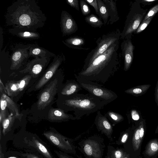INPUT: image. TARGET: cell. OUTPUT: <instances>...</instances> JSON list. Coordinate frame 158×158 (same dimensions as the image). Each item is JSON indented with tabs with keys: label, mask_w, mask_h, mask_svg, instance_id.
<instances>
[{
	"label": "cell",
	"mask_w": 158,
	"mask_h": 158,
	"mask_svg": "<svg viewBox=\"0 0 158 158\" xmlns=\"http://www.w3.org/2000/svg\"><path fill=\"white\" fill-rule=\"evenodd\" d=\"M6 25L12 28L37 32L45 25L47 17L35 0H18L4 15Z\"/></svg>",
	"instance_id": "obj_1"
},
{
	"label": "cell",
	"mask_w": 158,
	"mask_h": 158,
	"mask_svg": "<svg viewBox=\"0 0 158 158\" xmlns=\"http://www.w3.org/2000/svg\"><path fill=\"white\" fill-rule=\"evenodd\" d=\"M119 42L112 45L90 64L83 67L77 75L100 84H105L118 69L120 64L118 50Z\"/></svg>",
	"instance_id": "obj_2"
},
{
	"label": "cell",
	"mask_w": 158,
	"mask_h": 158,
	"mask_svg": "<svg viewBox=\"0 0 158 158\" xmlns=\"http://www.w3.org/2000/svg\"><path fill=\"white\" fill-rule=\"evenodd\" d=\"M107 104L90 94L77 93L64 97L63 110L65 112L73 111L76 120L81 119L84 116L99 111Z\"/></svg>",
	"instance_id": "obj_3"
},
{
	"label": "cell",
	"mask_w": 158,
	"mask_h": 158,
	"mask_svg": "<svg viewBox=\"0 0 158 158\" xmlns=\"http://www.w3.org/2000/svg\"><path fill=\"white\" fill-rule=\"evenodd\" d=\"M121 35V32L118 29L100 37L96 41V47L88 54L83 67L90 64L95 59L106 51L112 45L119 42Z\"/></svg>",
	"instance_id": "obj_4"
},
{
	"label": "cell",
	"mask_w": 158,
	"mask_h": 158,
	"mask_svg": "<svg viewBox=\"0 0 158 158\" xmlns=\"http://www.w3.org/2000/svg\"><path fill=\"white\" fill-rule=\"evenodd\" d=\"M75 76L82 88L107 104L118 98L114 92L103 87L102 84L81 77L77 74H75Z\"/></svg>",
	"instance_id": "obj_5"
},
{
	"label": "cell",
	"mask_w": 158,
	"mask_h": 158,
	"mask_svg": "<svg viewBox=\"0 0 158 158\" xmlns=\"http://www.w3.org/2000/svg\"><path fill=\"white\" fill-rule=\"evenodd\" d=\"M44 135L55 146L64 152L66 153H76V147L70 139L62 135L55 129L50 128L44 132Z\"/></svg>",
	"instance_id": "obj_6"
},
{
	"label": "cell",
	"mask_w": 158,
	"mask_h": 158,
	"mask_svg": "<svg viewBox=\"0 0 158 158\" xmlns=\"http://www.w3.org/2000/svg\"><path fill=\"white\" fill-rule=\"evenodd\" d=\"M99 139L93 136L80 143L81 151L87 158H102L104 146L102 141Z\"/></svg>",
	"instance_id": "obj_7"
},
{
	"label": "cell",
	"mask_w": 158,
	"mask_h": 158,
	"mask_svg": "<svg viewBox=\"0 0 158 158\" xmlns=\"http://www.w3.org/2000/svg\"><path fill=\"white\" fill-rule=\"evenodd\" d=\"M32 44L27 45L18 44L12 48V53L10 56L11 62L10 69H18L27 63L30 56L29 50Z\"/></svg>",
	"instance_id": "obj_8"
},
{
	"label": "cell",
	"mask_w": 158,
	"mask_h": 158,
	"mask_svg": "<svg viewBox=\"0 0 158 158\" xmlns=\"http://www.w3.org/2000/svg\"><path fill=\"white\" fill-rule=\"evenodd\" d=\"M59 80L54 78L46 86L40 93L38 98L37 106L39 110H43L53 101L57 93Z\"/></svg>",
	"instance_id": "obj_9"
},
{
	"label": "cell",
	"mask_w": 158,
	"mask_h": 158,
	"mask_svg": "<svg viewBox=\"0 0 158 158\" xmlns=\"http://www.w3.org/2000/svg\"><path fill=\"white\" fill-rule=\"evenodd\" d=\"M65 60V56L62 53L56 55L48 68L35 83V90H38L44 86L55 74L59 66Z\"/></svg>",
	"instance_id": "obj_10"
},
{
	"label": "cell",
	"mask_w": 158,
	"mask_h": 158,
	"mask_svg": "<svg viewBox=\"0 0 158 158\" xmlns=\"http://www.w3.org/2000/svg\"><path fill=\"white\" fill-rule=\"evenodd\" d=\"M49 57L41 58L36 57L31 60H29L23 69L19 71L21 73H28L33 78H36L43 72L48 64L51 59Z\"/></svg>",
	"instance_id": "obj_11"
},
{
	"label": "cell",
	"mask_w": 158,
	"mask_h": 158,
	"mask_svg": "<svg viewBox=\"0 0 158 158\" xmlns=\"http://www.w3.org/2000/svg\"><path fill=\"white\" fill-rule=\"evenodd\" d=\"M143 15L141 14H135L133 15L131 11L127 16V19L120 38L122 39L130 37L131 35L137 30L141 22Z\"/></svg>",
	"instance_id": "obj_12"
},
{
	"label": "cell",
	"mask_w": 158,
	"mask_h": 158,
	"mask_svg": "<svg viewBox=\"0 0 158 158\" xmlns=\"http://www.w3.org/2000/svg\"><path fill=\"white\" fill-rule=\"evenodd\" d=\"M60 24L61 31L64 36L74 33L78 29L76 21L72 15L65 10L62 11Z\"/></svg>",
	"instance_id": "obj_13"
},
{
	"label": "cell",
	"mask_w": 158,
	"mask_h": 158,
	"mask_svg": "<svg viewBox=\"0 0 158 158\" xmlns=\"http://www.w3.org/2000/svg\"><path fill=\"white\" fill-rule=\"evenodd\" d=\"M121 47L124 60L123 69L126 71L130 68L133 60L134 47L130 37L126 38V40L123 42Z\"/></svg>",
	"instance_id": "obj_14"
},
{
	"label": "cell",
	"mask_w": 158,
	"mask_h": 158,
	"mask_svg": "<svg viewBox=\"0 0 158 158\" xmlns=\"http://www.w3.org/2000/svg\"><path fill=\"white\" fill-rule=\"evenodd\" d=\"M94 123L99 131L104 134L109 139H110L113 132V127L109 120L100 111L97 112Z\"/></svg>",
	"instance_id": "obj_15"
},
{
	"label": "cell",
	"mask_w": 158,
	"mask_h": 158,
	"mask_svg": "<svg viewBox=\"0 0 158 158\" xmlns=\"http://www.w3.org/2000/svg\"><path fill=\"white\" fill-rule=\"evenodd\" d=\"M48 118L50 120L59 122L76 120L73 115L68 114L63 109L60 108H51L48 112Z\"/></svg>",
	"instance_id": "obj_16"
},
{
	"label": "cell",
	"mask_w": 158,
	"mask_h": 158,
	"mask_svg": "<svg viewBox=\"0 0 158 158\" xmlns=\"http://www.w3.org/2000/svg\"><path fill=\"white\" fill-rule=\"evenodd\" d=\"M82 89L76 80H67L63 87L60 93L64 97H68L78 93Z\"/></svg>",
	"instance_id": "obj_17"
},
{
	"label": "cell",
	"mask_w": 158,
	"mask_h": 158,
	"mask_svg": "<svg viewBox=\"0 0 158 158\" xmlns=\"http://www.w3.org/2000/svg\"><path fill=\"white\" fill-rule=\"evenodd\" d=\"M8 31L11 34L23 39L35 40L40 37V34L37 32L12 28H9Z\"/></svg>",
	"instance_id": "obj_18"
},
{
	"label": "cell",
	"mask_w": 158,
	"mask_h": 158,
	"mask_svg": "<svg viewBox=\"0 0 158 158\" xmlns=\"http://www.w3.org/2000/svg\"><path fill=\"white\" fill-rule=\"evenodd\" d=\"M29 143L45 158H55L47 146L37 138L33 137L29 141Z\"/></svg>",
	"instance_id": "obj_19"
},
{
	"label": "cell",
	"mask_w": 158,
	"mask_h": 158,
	"mask_svg": "<svg viewBox=\"0 0 158 158\" xmlns=\"http://www.w3.org/2000/svg\"><path fill=\"white\" fill-rule=\"evenodd\" d=\"M108 10L110 19L107 24L112 25L119 19L115 1L113 0H102Z\"/></svg>",
	"instance_id": "obj_20"
},
{
	"label": "cell",
	"mask_w": 158,
	"mask_h": 158,
	"mask_svg": "<svg viewBox=\"0 0 158 158\" xmlns=\"http://www.w3.org/2000/svg\"><path fill=\"white\" fill-rule=\"evenodd\" d=\"M29 55L30 57H38L41 58L45 57H54L56 55L47 50L37 45L33 44L31 45L29 50Z\"/></svg>",
	"instance_id": "obj_21"
},
{
	"label": "cell",
	"mask_w": 158,
	"mask_h": 158,
	"mask_svg": "<svg viewBox=\"0 0 158 158\" xmlns=\"http://www.w3.org/2000/svg\"><path fill=\"white\" fill-rule=\"evenodd\" d=\"M64 44L70 48L75 49L88 50V48H82L85 44V40L82 37L78 36L71 37L62 41Z\"/></svg>",
	"instance_id": "obj_22"
},
{
	"label": "cell",
	"mask_w": 158,
	"mask_h": 158,
	"mask_svg": "<svg viewBox=\"0 0 158 158\" xmlns=\"http://www.w3.org/2000/svg\"><path fill=\"white\" fill-rule=\"evenodd\" d=\"M5 87L7 95L11 97L17 96L22 91L20 80L18 81H9L6 83Z\"/></svg>",
	"instance_id": "obj_23"
},
{
	"label": "cell",
	"mask_w": 158,
	"mask_h": 158,
	"mask_svg": "<svg viewBox=\"0 0 158 158\" xmlns=\"http://www.w3.org/2000/svg\"><path fill=\"white\" fill-rule=\"evenodd\" d=\"M150 85H144L134 87L125 91V92L135 96L142 95L145 94L150 87Z\"/></svg>",
	"instance_id": "obj_24"
},
{
	"label": "cell",
	"mask_w": 158,
	"mask_h": 158,
	"mask_svg": "<svg viewBox=\"0 0 158 158\" xmlns=\"http://www.w3.org/2000/svg\"><path fill=\"white\" fill-rule=\"evenodd\" d=\"M99 15L101 20H103L104 25L107 23L109 17L108 11L106 6L102 0H97Z\"/></svg>",
	"instance_id": "obj_25"
},
{
	"label": "cell",
	"mask_w": 158,
	"mask_h": 158,
	"mask_svg": "<svg viewBox=\"0 0 158 158\" xmlns=\"http://www.w3.org/2000/svg\"><path fill=\"white\" fill-rule=\"evenodd\" d=\"M19 118L14 114L11 113L2 121V124L3 134L5 135L9 131L13 125L15 118Z\"/></svg>",
	"instance_id": "obj_26"
},
{
	"label": "cell",
	"mask_w": 158,
	"mask_h": 158,
	"mask_svg": "<svg viewBox=\"0 0 158 158\" xmlns=\"http://www.w3.org/2000/svg\"><path fill=\"white\" fill-rule=\"evenodd\" d=\"M85 20L87 23L94 27L101 28L104 24L101 19L93 14L86 16Z\"/></svg>",
	"instance_id": "obj_27"
},
{
	"label": "cell",
	"mask_w": 158,
	"mask_h": 158,
	"mask_svg": "<svg viewBox=\"0 0 158 158\" xmlns=\"http://www.w3.org/2000/svg\"><path fill=\"white\" fill-rule=\"evenodd\" d=\"M105 115L114 125L121 122L124 119L122 115L111 110H109L105 113Z\"/></svg>",
	"instance_id": "obj_28"
},
{
	"label": "cell",
	"mask_w": 158,
	"mask_h": 158,
	"mask_svg": "<svg viewBox=\"0 0 158 158\" xmlns=\"http://www.w3.org/2000/svg\"><path fill=\"white\" fill-rule=\"evenodd\" d=\"M7 102V107L13 114H15L19 119L21 117V115L19 113L18 108L15 103L7 94H2Z\"/></svg>",
	"instance_id": "obj_29"
},
{
	"label": "cell",
	"mask_w": 158,
	"mask_h": 158,
	"mask_svg": "<svg viewBox=\"0 0 158 158\" xmlns=\"http://www.w3.org/2000/svg\"><path fill=\"white\" fill-rule=\"evenodd\" d=\"M158 151V141L156 139L151 140L147 145L145 153L149 156L155 154Z\"/></svg>",
	"instance_id": "obj_30"
},
{
	"label": "cell",
	"mask_w": 158,
	"mask_h": 158,
	"mask_svg": "<svg viewBox=\"0 0 158 158\" xmlns=\"http://www.w3.org/2000/svg\"><path fill=\"white\" fill-rule=\"evenodd\" d=\"M0 123L1 124L3 120L6 118V108L7 102L3 96L1 95L0 99Z\"/></svg>",
	"instance_id": "obj_31"
},
{
	"label": "cell",
	"mask_w": 158,
	"mask_h": 158,
	"mask_svg": "<svg viewBox=\"0 0 158 158\" xmlns=\"http://www.w3.org/2000/svg\"><path fill=\"white\" fill-rule=\"evenodd\" d=\"M141 141L139 135V127L135 130L132 140L133 147L135 151L137 150L139 148Z\"/></svg>",
	"instance_id": "obj_32"
},
{
	"label": "cell",
	"mask_w": 158,
	"mask_h": 158,
	"mask_svg": "<svg viewBox=\"0 0 158 158\" xmlns=\"http://www.w3.org/2000/svg\"><path fill=\"white\" fill-rule=\"evenodd\" d=\"M80 4L81 13L84 16L89 15L90 12V9L85 0H80Z\"/></svg>",
	"instance_id": "obj_33"
},
{
	"label": "cell",
	"mask_w": 158,
	"mask_h": 158,
	"mask_svg": "<svg viewBox=\"0 0 158 158\" xmlns=\"http://www.w3.org/2000/svg\"><path fill=\"white\" fill-rule=\"evenodd\" d=\"M158 11V4L152 7L146 14L143 21H144L150 17L154 16Z\"/></svg>",
	"instance_id": "obj_34"
},
{
	"label": "cell",
	"mask_w": 158,
	"mask_h": 158,
	"mask_svg": "<svg viewBox=\"0 0 158 158\" xmlns=\"http://www.w3.org/2000/svg\"><path fill=\"white\" fill-rule=\"evenodd\" d=\"M153 17H150L145 21H143L137 28L136 31V33H139L144 30L148 25Z\"/></svg>",
	"instance_id": "obj_35"
},
{
	"label": "cell",
	"mask_w": 158,
	"mask_h": 158,
	"mask_svg": "<svg viewBox=\"0 0 158 158\" xmlns=\"http://www.w3.org/2000/svg\"><path fill=\"white\" fill-rule=\"evenodd\" d=\"M126 155V154L121 149L115 150L112 153V156L113 158H123Z\"/></svg>",
	"instance_id": "obj_36"
},
{
	"label": "cell",
	"mask_w": 158,
	"mask_h": 158,
	"mask_svg": "<svg viewBox=\"0 0 158 158\" xmlns=\"http://www.w3.org/2000/svg\"><path fill=\"white\" fill-rule=\"evenodd\" d=\"M85 1L94 8L96 14L99 15L97 0H85Z\"/></svg>",
	"instance_id": "obj_37"
},
{
	"label": "cell",
	"mask_w": 158,
	"mask_h": 158,
	"mask_svg": "<svg viewBox=\"0 0 158 158\" xmlns=\"http://www.w3.org/2000/svg\"><path fill=\"white\" fill-rule=\"evenodd\" d=\"M66 1V3L71 6L78 11L79 10V7L78 0H67Z\"/></svg>",
	"instance_id": "obj_38"
},
{
	"label": "cell",
	"mask_w": 158,
	"mask_h": 158,
	"mask_svg": "<svg viewBox=\"0 0 158 158\" xmlns=\"http://www.w3.org/2000/svg\"><path fill=\"white\" fill-rule=\"evenodd\" d=\"M55 152L59 158H74L67 153L60 151H55Z\"/></svg>",
	"instance_id": "obj_39"
},
{
	"label": "cell",
	"mask_w": 158,
	"mask_h": 158,
	"mask_svg": "<svg viewBox=\"0 0 158 158\" xmlns=\"http://www.w3.org/2000/svg\"><path fill=\"white\" fill-rule=\"evenodd\" d=\"M139 127V129L140 138L141 141H142L143 138L144 133V124L143 121H142L140 123Z\"/></svg>",
	"instance_id": "obj_40"
},
{
	"label": "cell",
	"mask_w": 158,
	"mask_h": 158,
	"mask_svg": "<svg viewBox=\"0 0 158 158\" xmlns=\"http://www.w3.org/2000/svg\"><path fill=\"white\" fill-rule=\"evenodd\" d=\"M131 116L132 118L135 120H137L139 119V116L137 112L135 110H132L131 111Z\"/></svg>",
	"instance_id": "obj_41"
},
{
	"label": "cell",
	"mask_w": 158,
	"mask_h": 158,
	"mask_svg": "<svg viewBox=\"0 0 158 158\" xmlns=\"http://www.w3.org/2000/svg\"><path fill=\"white\" fill-rule=\"evenodd\" d=\"M155 102L158 106V80L155 89Z\"/></svg>",
	"instance_id": "obj_42"
},
{
	"label": "cell",
	"mask_w": 158,
	"mask_h": 158,
	"mask_svg": "<svg viewBox=\"0 0 158 158\" xmlns=\"http://www.w3.org/2000/svg\"><path fill=\"white\" fill-rule=\"evenodd\" d=\"M128 135V134L127 132L123 134L121 139V143H124L127 141Z\"/></svg>",
	"instance_id": "obj_43"
},
{
	"label": "cell",
	"mask_w": 158,
	"mask_h": 158,
	"mask_svg": "<svg viewBox=\"0 0 158 158\" xmlns=\"http://www.w3.org/2000/svg\"><path fill=\"white\" fill-rule=\"evenodd\" d=\"M155 0H144V1L147 2H152L155 1Z\"/></svg>",
	"instance_id": "obj_44"
},
{
	"label": "cell",
	"mask_w": 158,
	"mask_h": 158,
	"mask_svg": "<svg viewBox=\"0 0 158 158\" xmlns=\"http://www.w3.org/2000/svg\"><path fill=\"white\" fill-rule=\"evenodd\" d=\"M123 158H130L129 154L126 155L123 157Z\"/></svg>",
	"instance_id": "obj_45"
},
{
	"label": "cell",
	"mask_w": 158,
	"mask_h": 158,
	"mask_svg": "<svg viewBox=\"0 0 158 158\" xmlns=\"http://www.w3.org/2000/svg\"><path fill=\"white\" fill-rule=\"evenodd\" d=\"M31 156L30 157V158H39V157H37V156Z\"/></svg>",
	"instance_id": "obj_46"
},
{
	"label": "cell",
	"mask_w": 158,
	"mask_h": 158,
	"mask_svg": "<svg viewBox=\"0 0 158 158\" xmlns=\"http://www.w3.org/2000/svg\"><path fill=\"white\" fill-rule=\"evenodd\" d=\"M156 133H158V126L156 129V131H155Z\"/></svg>",
	"instance_id": "obj_47"
},
{
	"label": "cell",
	"mask_w": 158,
	"mask_h": 158,
	"mask_svg": "<svg viewBox=\"0 0 158 158\" xmlns=\"http://www.w3.org/2000/svg\"><path fill=\"white\" fill-rule=\"evenodd\" d=\"M8 158H18L15 157H9Z\"/></svg>",
	"instance_id": "obj_48"
},
{
	"label": "cell",
	"mask_w": 158,
	"mask_h": 158,
	"mask_svg": "<svg viewBox=\"0 0 158 158\" xmlns=\"http://www.w3.org/2000/svg\"><path fill=\"white\" fill-rule=\"evenodd\" d=\"M106 158H110L108 156Z\"/></svg>",
	"instance_id": "obj_49"
}]
</instances>
